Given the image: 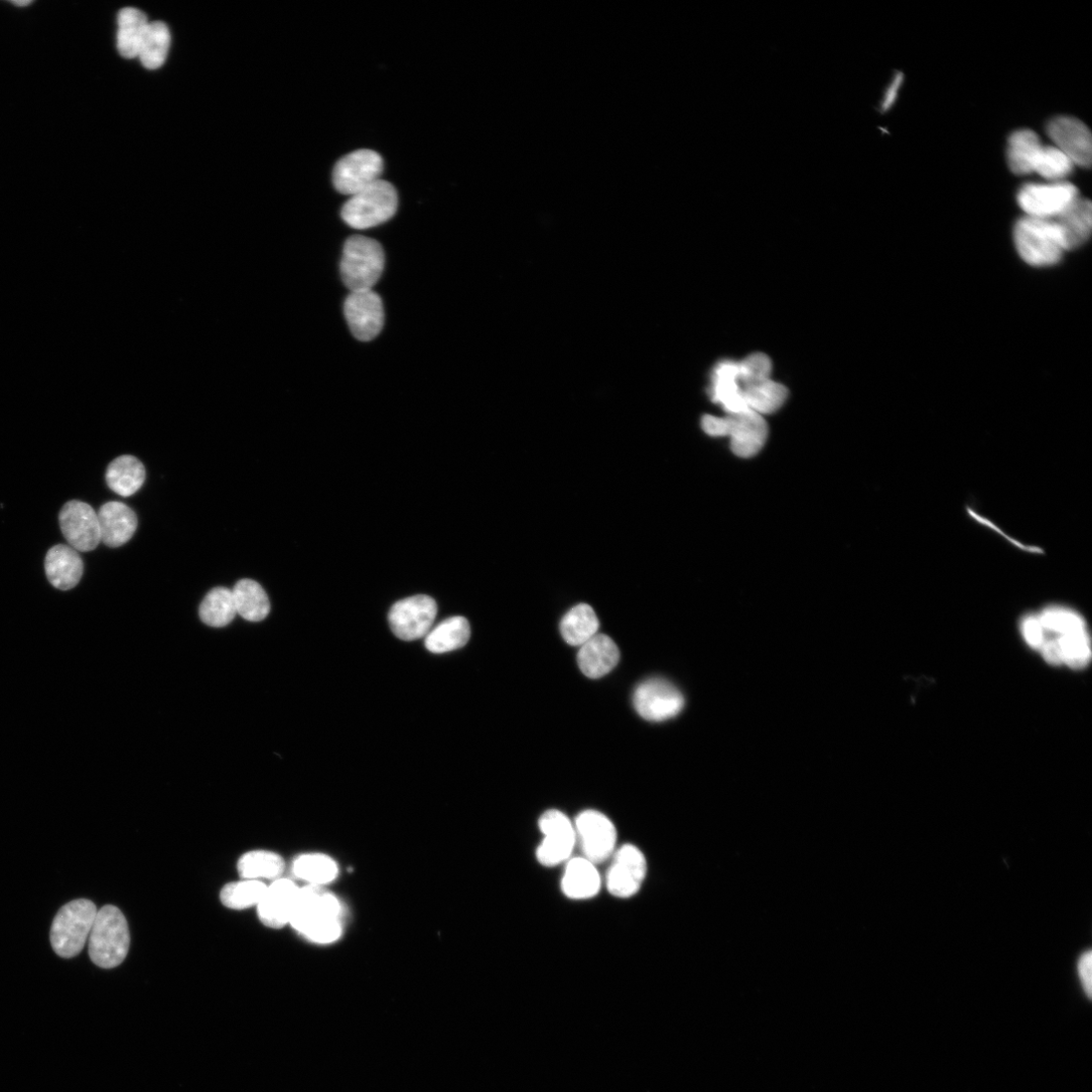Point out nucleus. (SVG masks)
Wrapping results in <instances>:
<instances>
[{
    "instance_id": "nucleus-1",
    "label": "nucleus",
    "mask_w": 1092,
    "mask_h": 1092,
    "mask_svg": "<svg viewBox=\"0 0 1092 1092\" xmlns=\"http://www.w3.org/2000/svg\"><path fill=\"white\" fill-rule=\"evenodd\" d=\"M340 912V903L332 894L309 885L299 891L290 924L308 940L329 944L342 936Z\"/></svg>"
},
{
    "instance_id": "nucleus-2",
    "label": "nucleus",
    "mask_w": 1092,
    "mask_h": 1092,
    "mask_svg": "<svg viewBox=\"0 0 1092 1092\" xmlns=\"http://www.w3.org/2000/svg\"><path fill=\"white\" fill-rule=\"evenodd\" d=\"M701 426L703 431L712 437H729L732 452L741 458L758 454L769 435L764 416L752 410L730 413L725 417L705 415Z\"/></svg>"
},
{
    "instance_id": "nucleus-3",
    "label": "nucleus",
    "mask_w": 1092,
    "mask_h": 1092,
    "mask_svg": "<svg viewBox=\"0 0 1092 1092\" xmlns=\"http://www.w3.org/2000/svg\"><path fill=\"white\" fill-rule=\"evenodd\" d=\"M129 948L130 932L125 916L116 907H104L98 912L89 938L92 961L104 969L116 968L125 961Z\"/></svg>"
},
{
    "instance_id": "nucleus-4",
    "label": "nucleus",
    "mask_w": 1092,
    "mask_h": 1092,
    "mask_svg": "<svg viewBox=\"0 0 1092 1092\" xmlns=\"http://www.w3.org/2000/svg\"><path fill=\"white\" fill-rule=\"evenodd\" d=\"M1013 238L1020 257L1033 266L1058 263L1066 251L1060 230L1053 219L1026 216L1014 226Z\"/></svg>"
},
{
    "instance_id": "nucleus-5",
    "label": "nucleus",
    "mask_w": 1092,
    "mask_h": 1092,
    "mask_svg": "<svg viewBox=\"0 0 1092 1092\" xmlns=\"http://www.w3.org/2000/svg\"><path fill=\"white\" fill-rule=\"evenodd\" d=\"M385 268L382 245L369 237L356 235L345 244L340 263L342 278L351 292L373 290Z\"/></svg>"
},
{
    "instance_id": "nucleus-6",
    "label": "nucleus",
    "mask_w": 1092,
    "mask_h": 1092,
    "mask_svg": "<svg viewBox=\"0 0 1092 1092\" xmlns=\"http://www.w3.org/2000/svg\"><path fill=\"white\" fill-rule=\"evenodd\" d=\"M98 915L96 905L77 900L65 905L56 915L50 933L54 952L61 958L78 956L85 948Z\"/></svg>"
},
{
    "instance_id": "nucleus-7",
    "label": "nucleus",
    "mask_w": 1092,
    "mask_h": 1092,
    "mask_svg": "<svg viewBox=\"0 0 1092 1092\" xmlns=\"http://www.w3.org/2000/svg\"><path fill=\"white\" fill-rule=\"evenodd\" d=\"M395 186L383 179L351 196L342 210L344 221L354 229L366 230L388 222L398 209Z\"/></svg>"
},
{
    "instance_id": "nucleus-8",
    "label": "nucleus",
    "mask_w": 1092,
    "mask_h": 1092,
    "mask_svg": "<svg viewBox=\"0 0 1092 1092\" xmlns=\"http://www.w3.org/2000/svg\"><path fill=\"white\" fill-rule=\"evenodd\" d=\"M576 846L582 858L595 866L609 860L617 850L618 831L603 813L588 809L579 813L574 824Z\"/></svg>"
},
{
    "instance_id": "nucleus-9",
    "label": "nucleus",
    "mask_w": 1092,
    "mask_h": 1092,
    "mask_svg": "<svg viewBox=\"0 0 1092 1092\" xmlns=\"http://www.w3.org/2000/svg\"><path fill=\"white\" fill-rule=\"evenodd\" d=\"M538 828L543 835L536 849L539 864L556 867L569 861L576 847V832L570 818L560 810L551 809L540 816Z\"/></svg>"
},
{
    "instance_id": "nucleus-10",
    "label": "nucleus",
    "mask_w": 1092,
    "mask_h": 1092,
    "mask_svg": "<svg viewBox=\"0 0 1092 1092\" xmlns=\"http://www.w3.org/2000/svg\"><path fill=\"white\" fill-rule=\"evenodd\" d=\"M1077 197L1079 194L1075 185L1056 181L1023 185L1018 191L1017 201L1028 217L1054 219Z\"/></svg>"
},
{
    "instance_id": "nucleus-11",
    "label": "nucleus",
    "mask_w": 1092,
    "mask_h": 1092,
    "mask_svg": "<svg viewBox=\"0 0 1092 1092\" xmlns=\"http://www.w3.org/2000/svg\"><path fill=\"white\" fill-rule=\"evenodd\" d=\"M383 170L379 153L369 149L354 151L335 164L333 184L340 193L353 196L380 180Z\"/></svg>"
},
{
    "instance_id": "nucleus-12",
    "label": "nucleus",
    "mask_w": 1092,
    "mask_h": 1092,
    "mask_svg": "<svg viewBox=\"0 0 1092 1092\" xmlns=\"http://www.w3.org/2000/svg\"><path fill=\"white\" fill-rule=\"evenodd\" d=\"M435 600L426 595L403 599L390 610L389 623L394 635L402 641L412 642L425 637L432 630L437 616Z\"/></svg>"
},
{
    "instance_id": "nucleus-13",
    "label": "nucleus",
    "mask_w": 1092,
    "mask_h": 1092,
    "mask_svg": "<svg viewBox=\"0 0 1092 1092\" xmlns=\"http://www.w3.org/2000/svg\"><path fill=\"white\" fill-rule=\"evenodd\" d=\"M606 871L608 893L618 899H631L642 890L648 873L644 853L632 844L622 846L611 857Z\"/></svg>"
},
{
    "instance_id": "nucleus-14",
    "label": "nucleus",
    "mask_w": 1092,
    "mask_h": 1092,
    "mask_svg": "<svg viewBox=\"0 0 1092 1092\" xmlns=\"http://www.w3.org/2000/svg\"><path fill=\"white\" fill-rule=\"evenodd\" d=\"M638 713L650 721H665L677 716L684 708L685 699L680 690L664 679H650L642 683L634 695Z\"/></svg>"
},
{
    "instance_id": "nucleus-15",
    "label": "nucleus",
    "mask_w": 1092,
    "mask_h": 1092,
    "mask_svg": "<svg viewBox=\"0 0 1092 1092\" xmlns=\"http://www.w3.org/2000/svg\"><path fill=\"white\" fill-rule=\"evenodd\" d=\"M59 523L64 537L78 552H92L102 542L98 513L88 503L67 502L60 511Z\"/></svg>"
},
{
    "instance_id": "nucleus-16",
    "label": "nucleus",
    "mask_w": 1092,
    "mask_h": 1092,
    "mask_svg": "<svg viewBox=\"0 0 1092 1092\" xmlns=\"http://www.w3.org/2000/svg\"><path fill=\"white\" fill-rule=\"evenodd\" d=\"M345 315L352 333L360 342L375 339L384 327L383 301L373 290L352 292L345 303Z\"/></svg>"
},
{
    "instance_id": "nucleus-17",
    "label": "nucleus",
    "mask_w": 1092,
    "mask_h": 1092,
    "mask_svg": "<svg viewBox=\"0 0 1092 1092\" xmlns=\"http://www.w3.org/2000/svg\"><path fill=\"white\" fill-rule=\"evenodd\" d=\"M1047 132L1055 147L1074 165L1090 166L1092 141L1090 131L1084 123L1071 117H1058L1048 124Z\"/></svg>"
},
{
    "instance_id": "nucleus-18",
    "label": "nucleus",
    "mask_w": 1092,
    "mask_h": 1092,
    "mask_svg": "<svg viewBox=\"0 0 1092 1092\" xmlns=\"http://www.w3.org/2000/svg\"><path fill=\"white\" fill-rule=\"evenodd\" d=\"M300 889L289 879H277L267 886L257 906L258 918L270 929H282L290 924Z\"/></svg>"
},
{
    "instance_id": "nucleus-19",
    "label": "nucleus",
    "mask_w": 1092,
    "mask_h": 1092,
    "mask_svg": "<svg viewBox=\"0 0 1092 1092\" xmlns=\"http://www.w3.org/2000/svg\"><path fill=\"white\" fill-rule=\"evenodd\" d=\"M102 542L110 548H120L135 534L138 518L135 512L122 502L112 501L102 506L98 513Z\"/></svg>"
},
{
    "instance_id": "nucleus-20",
    "label": "nucleus",
    "mask_w": 1092,
    "mask_h": 1092,
    "mask_svg": "<svg viewBox=\"0 0 1092 1092\" xmlns=\"http://www.w3.org/2000/svg\"><path fill=\"white\" fill-rule=\"evenodd\" d=\"M45 571L53 587L69 591L81 582L84 575V562L80 553L71 545L58 544L47 553Z\"/></svg>"
},
{
    "instance_id": "nucleus-21",
    "label": "nucleus",
    "mask_w": 1092,
    "mask_h": 1092,
    "mask_svg": "<svg viewBox=\"0 0 1092 1092\" xmlns=\"http://www.w3.org/2000/svg\"><path fill=\"white\" fill-rule=\"evenodd\" d=\"M709 394L711 400L720 405L726 414L748 410L739 384L738 363L723 361L714 368Z\"/></svg>"
},
{
    "instance_id": "nucleus-22",
    "label": "nucleus",
    "mask_w": 1092,
    "mask_h": 1092,
    "mask_svg": "<svg viewBox=\"0 0 1092 1092\" xmlns=\"http://www.w3.org/2000/svg\"><path fill=\"white\" fill-rule=\"evenodd\" d=\"M621 658L617 644L605 635H596L584 644L578 654L581 671L591 679L601 678L610 673Z\"/></svg>"
},
{
    "instance_id": "nucleus-23",
    "label": "nucleus",
    "mask_w": 1092,
    "mask_h": 1092,
    "mask_svg": "<svg viewBox=\"0 0 1092 1092\" xmlns=\"http://www.w3.org/2000/svg\"><path fill=\"white\" fill-rule=\"evenodd\" d=\"M601 883L596 866L582 857H577L568 861L561 889L568 899L584 901L595 898L600 893Z\"/></svg>"
},
{
    "instance_id": "nucleus-24",
    "label": "nucleus",
    "mask_w": 1092,
    "mask_h": 1092,
    "mask_svg": "<svg viewBox=\"0 0 1092 1092\" xmlns=\"http://www.w3.org/2000/svg\"><path fill=\"white\" fill-rule=\"evenodd\" d=\"M1058 226L1066 251L1083 245L1091 234L1092 208L1090 200L1077 197L1063 213L1053 219Z\"/></svg>"
},
{
    "instance_id": "nucleus-25",
    "label": "nucleus",
    "mask_w": 1092,
    "mask_h": 1092,
    "mask_svg": "<svg viewBox=\"0 0 1092 1092\" xmlns=\"http://www.w3.org/2000/svg\"><path fill=\"white\" fill-rule=\"evenodd\" d=\"M145 479L146 470L143 463L132 455H122L113 460L106 473L110 489L122 497L136 494L143 486Z\"/></svg>"
},
{
    "instance_id": "nucleus-26",
    "label": "nucleus",
    "mask_w": 1092,
    "mask_h": 1092,
    "mask_svg": "<svg viewBox=\"0 0 1092 1092\" xmlns=\"http://www.w3.org/2000/svg\"><path fill=\"white\" fill-rule=\"evenodd\" d=\"M149 24L142 11L135 8L121 10L118 16L117 45L124 58L138 57Z\"/></svg>"
},
{
    "instance_id": "nucleus-27",
    "label": "nucleus",
    "mask_w": 1092,
    "mask_h": 1092,
    "mask_svg": "<svg viewBox=\"0 0 1092 1092\" xmlns=\"http://www.w3.org/2000/svg\"><path fill=\"white\" fill-rule=\"evenodd\" d=\"M470 627L461 617L443 621L425 637V647L433 654H445L463 648L469 641Z\"/></svg>"
},
{
    "instance_id": "nucleus-28",
    "label": "nucleus",
    "mask_w": 1092,
    "mask_h": 1092,
    "mask_svg": "<svg viewBox=\"0 0 1092 1092\" xmlns=\"http://www.w3.org/2000/svg\"><path fill=\"white\" fill-rule=\"evenodd\" d=\"M237 615L250 623L264 621L270 612V602L259 583L244 579L232 590Z\"/></svg>"
},
{
    "instance_id": "nucleus-29",
    "label": "nucleus",
    "mask_w": 1092,
    "mask_h": 1092,
    "mask_svg": "<svg viewBox=\"0 0 1092 1092\" xmlns=\"http://www.w3.org/2000/svg\"><path fill=\"white\" fill-rule=\"evenodd\" d=\"M1039 136L1031 130L1014 132L1008 139L1007 163L1018 175L1034 172L1037 157L1042 149Z\"/></svg>"
},
{
    "instance_id": "nucleus-30",
    "label": "nucleus",
    "mask_w": 1092,
    "mask_h": 1092,
    "mask_svg": "<svg viewBox=\"0 0 1092 1092\" xmlns=\"http://www.w3.org/2000/svg\"><path fill=\"white\" fill-rule=\"evenodd\" d=\"M745 406L762 416L775 413L788 398L787 388L772 379L741 388Z\"/></svg>"
},
{
    "instance_id": "nucleus-31",
    "label": "nucleus",
    "mask_w": 1092,
    "mask_h": 1092,
    "mask_svg": "<svg viewBox=\"0 0 1092 1092\" xmlns=\"http://www.w3.org/2000/svg\"><path fill=\"white\" fill-rule=\"evenodd\" d=\"M599 621L594 609L587 604L572 608L561 623V633L567 644L582 647L599 631Z\"/></svg>"
},
{
    "instance_id": "nucleus-32",
    "label": "nucleus",
    "mask_w": 1092,
    "mask_h": 1092,
    "mask_svg": "<svg viewBox=\"0 0 1092 1092\" xmlns=\"http://www.w3.org/2000/svg\"><path fill=\"white\" fill-rule=\"evenodd\" d=\"M285 871V861L276 853L253 851L243 855L238 862V872L242 879H280Z\"/></svg>"
},
{
    "instance_id": "nucleus-33",
    "label": "nucleus",
    "mask_w": 1092,
    "mask_h": 1092,
    "mask_svg": "<svg viewBox=\"0 0 1092 1092\" xmlns=\"http://www.w3.org/2000/svg\"><path fill=\"white\" fill-rule=\"evenodd\" d=\"M237 616L231 590L218 587L211 590L199 607L201 622L212 628H224Z\"/></svg>"
},
{
    "instance_id": "nucleus-34",
    "label": "nucleus",
    "mask_w": 1092,
    "mask_h": 1092,
    "mask_svg": "<svg viewBox=\"0 0 1092 1092\" xmlns=\"http://www.w3.org/2000/svg\"><path fill=\"white\" fill-rule=\"evenodd\" d=\"M169 48L168 27L162 22H153L147 28L138 57L145 69L156 71L165 63Z\"/></svg>"
},
{
    "instance_id": "nucleus-35",
    "label": "nucleus",
    "mask_w": 1092,
    "mask_h": 1092,
    "mask_svg": "<svg viewBox=\"0 0 1092 1092\" xmlns=\"http://www.w3.org/2000/svg\"><path fill=\"white\" fill-rule=\"evenodd\" d=\"M1056 638L1061 649L1063 666L1080 671L1090 664L1092 642L1088 629Z\"/></svg>"
},
{
    "instance_id": "nucleus-36",
    "label": "nucleus",
    "mask_w": 1092,
    "mask_h": 1092,
    "mask_svg": "<svg viewBox=\"0 0 1092 1092\" xmlns=\"http://www.w3.org/2000/svg\"><path fill=\"white\" fill-rule=\"evenodd\" d=\"M293 871L298 878L316 886L333 881L338 874L336 863L322 854H307L299 857L294 862Z\"/></svg>"
},
{
    "instance_id": "nucleus-37",
    "label": "nucleus",
    "mask_w": 1092,
    "mask_h": 1092,
    "mask_svg": "<svg viewBox=\"0 0 1092 1092\" xmlns=\"http://www.w3.org/2000/svg\"><path fill=\"white\" fill-rule=\"evenodd\" d=\"M1048 635L1060 637L1088 629L1084 618L1076 610L1062 605H1050L1037 612Z\"/></svg>"
},
{
    "instance_id": "nucleus-38",
    "label": "nucleus",
    "mask_w": 1092,
    "mask_h": 1092,
    "mask_svg": "<svg viewBox=\"0 0 1092 1092\" xmlns=\"http://www.w3.org/2000/svg\"><path fill=\"white\" fill-rule=\"evenodd\" d=\"M267 886L259 880L242 879L239 882L227 884L221 892L222 904L232 910L242 911L258 906L263 899Z\"/></svg>"
},
{
    "instance_id": "nucleus-39",
    "label": "nucleus",
    "mask_w": 1092,
    "mask_h": 1092,
    "mask_svg": "<svg viewBox=\"0 0 1092 1092\" xmlns=\"http://www.w3.org/2000/svg\"><path fill=\"white\" fill-rule=\"evenodd\" d=\"M1073 162L1055 146H1043L1035 163L1034 172L1051 182L1062 181L1073 170Z\"/></svg>"
},
{
    "instance_id": "nucleus-40",
    "label": "nucleus",
    "mask_w": 1092,
    "mask_h": 1092,
    "mask_svg": "<svg viewBox=\"0 0 1092 1092\" xmlns=\"http://www.w3.org/2000/svg\"><path fill=\"white\" fill-rule=\"evenodd\" d=\"M739 384L744 387L771 379L772 362L764 354H754L738 363Z\"/></svg>"
},
{
    "instance_id": "nucleus-41",
    "label": "nucleus",
    "mask_w": 1092,
    "mask_h": 1092,
    "mask_svg": "<svg viewBox=\"0 0 1092 1092\" xmlns=\"http://www.w3.org/2000/svg\"><path fill=\"white\" fill-rule=\"evenodd\" d=\"M1019 631L1028 647L1039 652L1047 639V633L1040 622L1038 613L1025 616L1020 620Z\"/></svg>"
},
{
    "instance_id": "nucleus-42",
    "label": "nucleus",
    "mask_w": 1092,
    "mask_h": 1092,
    "mask_svg": "<svg viewBox=\"0 0 1092 1092\" xmlns=\"http://www.w3.org/2000/svg\"><path fill=\"white\" fill-rule=\"evenodd\" d=\"M1077 973L1083 988V991L1087 998L1091 999L1092 995V953L1091 951L1083 952L1077 960Z\"/></svg>"
},
{
    "instance_id": "nucleus-43",
    "label": "nucleus",
    "mask_w": 1092,
    "mask_h": 1092,
    "mask_svg": "<svg viewBox=\"0 0 1092 1092\" xmlns=\"http://www.w3.org/2000/svg\"><path fill=\"white\" fill-rule=\"evenodd\" d=\"M1039 653L1047 664L1053 667L1063 666L1061 649L1056 637L1047 634V639Z\"/></svg>"
},
{
    "instance_id": "nucleus-44",
    "label": "nucleus",
    "mask_w": 1092,
    "mask_h": 1092,
    "mask_svg": "<svg viewBox=\"0 0 1092 1092\" xmlns=\"http://www.w3.org/2000/svg\"><path fill=\"white\" fill-rule=\"evenodd\" d=\"M903 83H904V75L902 73L897 74L896 77L894 78L892 84L888 88V90H886V92L884 94L883 101L881 102L880 110H881L882 113H886L888 111H890L894 107V105L896 104V102H897V100L899 98V94H900V91L902 89Z\"/></svg>"
},
{
    "instance_id": "nucleus-45",
    "label": "nucleus",
    "mask_w": 1092,
    "mask_h": 1092,
    "mask_svg": "<svg viewBox=\"0 0 1092 1092\" xmlns=\"http://www.w3.org/2000/svg\"><path fill=\"white\" fill-rule=\"evenodd\" d=\"M13 4L19 7H26L31 5L32 2H29V0H22V2H20V0H17V2H13Z\"/></svg>"
}]
</instances>
